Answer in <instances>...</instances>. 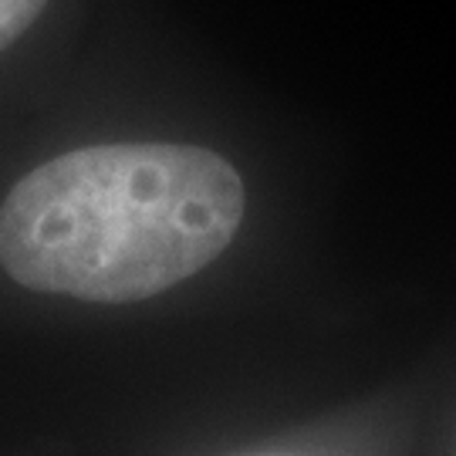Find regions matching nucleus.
<instances>
[{"instance_id": "nucleus-1", "label": "nucleus", "mask_w": 456, "mask_h": 456, "mask_svg": "<svg viewBox=\"0 0 456 456\" xmlns=\"http://www.w3.org/2000/svg\"><path fill=\"white\" fill-rule=\"evenodd\" d=\"M244 210L237 169L210 149L85 146L14 183L0 203V267L41 294L146 301L216 261Z\"/></svg>"}, {"instance_id": "nucleus-2", "label": "nucleus", "mask_w": 456, "mask_h": 456, "mask_svg": "<svg viewBox=\"0 0 456 456\" xmlns=\"http://www.w3.org/2000/svg\"><path fill=\"white\" fill-rule=\"evenodd\" d=\"M48 0H0V51L11 48L31 28Z\"/></svg>"}]
</instances>
